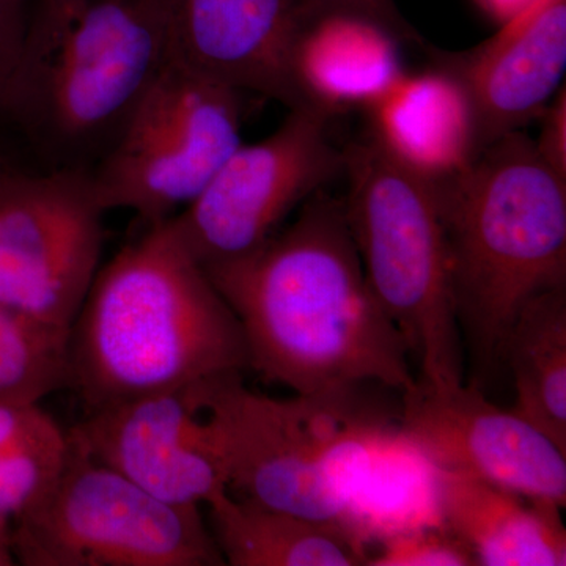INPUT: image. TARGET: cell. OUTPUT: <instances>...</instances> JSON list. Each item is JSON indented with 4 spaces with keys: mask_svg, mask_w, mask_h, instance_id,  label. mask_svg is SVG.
<instances>
[{
    "mask_svg": "<svg viewBox=\"0 0 566 566\" xmlns=\"http://www.w3.org/2000/svg\"><path fill=\"white\" fill-rule=\"evenodd\" d=\"M61 428V424L43 411L39 403L2 401L0 403V455L36 439L46 438Z\"/></svg>",
    "mask_w": 566,
    "mask_h": 566,
    "instance_id": "cell-23",
    "label": "cell"
},
{
    "mask_svg": "<svg viewBox=\"0 0 566 566\" xmlns=\"http://www.w3.org/2000/svg\"><path fill=\"white\" fill-rule=\"evenodd\" d=\"M401 433L436 469L475 476L564 510L566 452L513 409L474 387L405 397Z\"/></svg>",
    "mask_w": 566,
    "mask_h": 566,
    "instance_id": "cell-11",
    "label": "cell"
},
{
    "mask_svg": "<svg viewBox=\"0 0 566 566\" xmlns=\"http://www.w3.org/2000/svg\"><path fill=\"white\" fill-rule=\"evenodd\" d=\"M502 354L515 381L513 411L566 452V286L521 307Z\"/></svg>",
    "mask_w": 566,
    "mask_h": 566,
    "instance_id": "cell-19",
    "label": "cell"
},
{
    "mask_svg": "<svg viewBox=\"0 0 566 566\" xmlns=\"http://www.w3.org/2000/svg\"><path fill=\"white\" fill-rule=\"evenodd\" d=\"M398 43L392 33L363 18H318L294 52V80L304 103L334 115L367 109L405 74Z\"/></svg>",
    "mask_w": 566,
    "mask_h": 566,
    "instance_id": "cell-17",
    "label": "cell"
},
{
    "mask_svg": "<svg viewBox=\"0 0 566 566\" xmlns=\"http://www.w3.org/2000/svg\"><path fill=\"white\" fill-rule=\"evenodd\" d=\"M210 509L211 534L226 565H367L364 535L338 524L268 509L230 491Z\"/></svg>",
    "mask_w": 566,
    "mask_h": 566,
    "instance_id": "cell-18",
    "label": "cell"
},
{
    "mask_svg": "<svg viewBox=\"0 0 566 566\" xmlns=\"http://www.w3.org/2000/svg\"><path fill=\"white\" fill-rule=\"evenodd\" d=\"M241 128L243 93L169 57L91 170L104 210L174 218L243 144Z\"/></svg>",
    "mask_w": 566,
    "mask_h": 566,
    "instance_id": "cell-8",
    "label": "cell"
},
{
    "mask_svg": "<svg viewBox=\"0 0 566 566\" xmlns=\"http://www.w3.org/2000/svg\"><path fill=\"white\" fill-rule=\"evenodd\" d=\"M13 551L25 566L226 565L200 506L155 497L70 434L54 485L13 523Z\"/></svg>",
    "mask_w": 566,
    "mask_h": 566,
    "instance_id": "cell-7",
    "label": "cell"
},
{
    "mask_svg": "<svg viewBox=\"0 0 566 566\" xmlns=\"http://www.w3.org/2000/svg\"><path fill=\"white\" fill-rule=\"evenodd\" d=\"M323 14H348L363 18L386 29L398 41H416L417 33L403 14L397 9L395 0H311Z\"/></svg>",
    "mask_w": 566,
    "mask_h": 566,
    "instance_id": "cell-24",
    "label": "cell"
},
{
    "mask_svg": "<svg viewBox=\"0 0 566 566\" xmlns=\"http://www.w3.org/2000/svg\"><path fill=\"white\" fill-rule=\"evenodd\" d=\"M232 308L249 367L300 397H344L363 385L419 389L409 346L376 300L344 200L326 191L283 232L238 259L203 266Z\"/></svg>",
    "mask_w": 566,
    "mask_h": 566,
    "instance_id": "cell-1",
    "label": "cell"
},
{
    "mask_svg": "<svg viewBox=\"0 0 566 566\" xmlns=\"http://www.w3.org/2000/svg\"><path fill=\"white\" fill-rule=\"evenodd\" d=\"M17 564L13 551V526L0 523V566Z\"/></svg>",
    "mask_w": 566,
    "mask_h": 566,
    "instance_id": "cell-28",
    "label": "cell"
},
{
    "mask_svg": "<svg viewBox=\"0 0 566 566\" xmlns=\"http://www.w3.org/2000/svg\"><path fill=\"white\" fill-rule=\"evenodd\" d=\"M248 367L237 316L170 218L99 268L69 331L85 412Z\"/></svg>",
    "mask_w": 566,
    "mask_h": 566,
    "instance_id": "cell-2",
    "label": "cell"
},
{
    "mask_svg": "<svg viewBox=\"0 0 566 566\" xmlns=\"http://www.w3.org/2000/svg\"><path fill=\"white\" fill-rule=\"evenodd\" d=\"M69 455V433L55 431L0 455V523L28 513L54 485Z\"/></svg>",
    "mask_w": 566,
    "mask_h": 566,
    "instance_id": "cell-21",
    "label": "cell"
},
{
    "mask_svg": "<svg viewBox=\"0 0 566 566\" xmlns=\"http://www.w3.org/2000/svg\"><path fill=\"white\" fill-rule=\"evenodd\" d=\"M346 222L376 300L419 363L420 389L463 385L449 245L436 181L368 129L345 148Z\"/></svg>",
    "mask_w": 566,
    "mask_h": 566,
    "instance_id": "cell-5",
    "label": "cell"
},
{
    "mask_svg": "<svg viewBox=\"0 0 566 566\" xmlns=\"http://www.w3.org/2000/svg\"><path fill=\"white\" fill-rule=\"evenodd\" d=\"M371 566H475L464 543L447 526L406 528L382 539Z\"/></svg>",
    "mask_w": 566,
    "mask_h": 566,
    "instance_id": "cell-22",
    "label": "cell"
},
{
    "mask_svg": "<svg viewBox=\"0 0 566 566\" xmlns=\"http://www.w3.org/2000/svg\"><path fill=\"white\" fill-rule=\"evenodd\" d=\"M334 117L316 104L289 109L273 134L241 144L199 196L170 218L203 266L260 248L300 205L344 174L345 153L331 140Z\"/></svg>",
    "mask_w": 566,
    "mask_h": 566,
    "instance_id": "cell-10",
    "label": "cell"
},
{
    "mask_svg": "<svg viewBox=\"0 0 566 566\" xmlns=\"http://www.w3.org/2000/svg\"><path fill=\"white\" fill-rule=\"evenodd\" d=\"M7 167H9V164H7L6 158H3V155H0V172H2V170H6Z\"/></svg>",
    "mask_w": 566,
    "mask_h": 566,
    "instance_id": "cell-29",
    "label": "cell"
},
{
    "mask_svg": "<svg viewBox=\"0 0 566 566\" xmlns=\"http://www.w3.org/2000/svg\"><path fill=\"white\" fill-rule=\"evenodd\" d=\"M367 112L368 129L387 150L431 180L460 172L479 153L463 91L434 66L405 73Z\"/></svg>",
    "mask_w": 566,
    "mask_h": 566,
    "instance_id": "cell-16",
    "label": "cell"
},
{
    "mask_svg": "<svg viewBox=\"0 0 566 566\" xmlns=\"http://www.w3.org/2000/svg\"><path fill=\"white\" fill-rule=\"evenodd\" d=\"M32 0H0V111L17 69Z\"/></svg>",
    "mask_w": 566,
    "mask_h": 566,
    "instance_id": "cell-25",
    "label": "cell"
},
{
    "mask_svg": "<svg viewBox=\"0 0 566 566\" xmlns=\"http://www.w3.org/2000/svg\"><path fill=\"white\" fill-rule=\"evenodd\" d=\"M169 57L241 93L293 107L294 52L323 14L311 0H163Z\"/></svg>",
    "mask_w": 566,
    "mask_h": 566,
    "instance_id": "cell-13",
    "label": "cell"
},
{
    "mask_svg": "<svg viewBox=\"0 0 566 566\" xmlns=\"http://www.w3.org/2000/svg\"><path fill=\"white\" fill-rule=\"evenodd\" d=\"M434 181L458 323L490 363L521 307L566 286V178L515 132Z\"/></svg>",
    "mask_w": 566,
    "mask_h": 566,
    "instance_id": "cell-4",
    "label": "cell"
},
{
    "mask_svg": "<svg viewBox=\"0 0 566 566\" xmlns=\"http://www.w3.org/2000/svg\"><path fill=\"white\" fill-rule=\"evenodd\" d=\"M475 2L480 3L488 13L493 14L495 20L505 22L531 6L534 0H475Z\"/></svg>",
    "mask_w": 566,
    "mask_h": 566,
    "instance_id": "cell-27",
    "label": "cell"
},
{
    "mask_svg": "<svg viewBox=\"0 0 566 566\" xmlns=\"http://www.w3.org/2000/svg\"><path fill=\"white\" fill-rule=\"evenodd\" d=\"M188 392L207 423L229 491L268 509L360 532L338 472V453L352 442V428L337 430L349 395L275 400L249 390L241 374L205 379Z\"/></svg>",
    "mask_w": 566,
    "mask_h": 566,
    "instance_id": "cell-6",
    "label": "cell"
},
{
    "mask_svg": "<svg viewBox=\"0 0 566 566\" xmlns=\"http://www.w3.org/2000/svg\"><path fill=\"white\" fill-rule=\"evenodd\" d=\"M106 212L91 170H2L0 307L69 333L102 268Z\"/></svg>",
    "mask_w": 566,
    "mask_h": 566,
    "instance_id": "cell-9",
    "label": "cell"
},
{
    "mask_svg": "<svg viewBox=\"0 0 566 566\" xmlns=\"http://www.w3.org/2000/svg\"><path fill=\"white\" fill-rule=\"evenodd\" d=\"M431 59L463 91L482 151L538 120L564 87L566 0H534L472 50H431Z\"/></svg>",
    "mask_w": 566,
    "mask_h": 566,
    "instance_id": "cell-14",
    "label": "cell"
},
{
    "mask_svg": "<svg viewBox=\"0 0 566 566\" xmlns=\"http://www.w3.org/2000/svg\"><path fill=\"white\" fill-rule=\"evenodd\" d=\"M542 132L535 142L536 150L554 170L566 178V93L562 87L538 118Z\"/></svg>",
    "mask_w": 566,
    "mask_h": 566,
    "instance_id": "cell-26",
    "label": "cell"
},
{
    "mask_svg": "<svg viewBox=\"0 0 566 566\" xmlns=\"http://www.w3.org/2000/svg\"><path fill=\"white\" fill-rule=\"evenodd\" d=\"M69 386V333L0 307V403H40Z\"/></svg>",
    "mask_w": 566,
    "mask_h": 566,
    "instance_id": "cell-20",
    "label": "cell"
},
{
    "mask_svg": "<svg viewBox=\"0 0 566 566\" xmlns=\"http://www.w3.org/2000/svg\"><path fill=\"white\" fill-rule=\"evenodd\" d=\"M438 472L436 493L444 526L464 543L475 565H566L562 509L461 472Z\"/></svg>",
    "mask_w": 566,
    "mask_h": 566,
    "instance_id": "cell-15",
    "label": "cell"
},
{
    "mask_svg": "<svg viewBox=\"0 0 566 566\" xmlns=\"http://www.w3.org/2000/svg\"><path fill=\"white\" fill-rule=\"evenodd\" d=\"M69 434L96 461L169 504L208 505L229 491L188 387L93 409Z\"/></svg>",
    "mask_w": 566,
    "mask_h": 566,
    "instance_id": "cell-12",
    "label": "cell"
},
{
    "mask_svg": "<svg viewBox=\"0 0 566 566\" xmlns=\"http://www.w3.org/2000/svg\"><path fill=\"white\" fill-rule=\"evenodd\" d=\"M167 61L163 0H32L0 122L43 170H92Z\"/></svg>",
    "mask_w": 566,
    "mask_h": 566,
    "instance_id": "cell-3",
    "label": "cell"
}]
</instances>
